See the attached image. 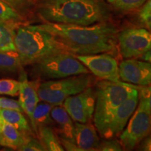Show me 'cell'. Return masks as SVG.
Returning a JSON list of instances; mask_svg holds the SVG:
<instances>
[{
	"mask_svg": "<svg viewBox=\"0 0 151 151\" xmlns=\"http://www.w3.org/2000/svg\"><path fill=\"white\" fill-rule=\"evenodd\" d=\"M19 89V100L20 107L30 120L32 119L33 111L36 106L39 102V97L38 95V86L35 82L29 81L24 73L21 74Z\"/></svg>",
	"mask_w": 151,
	"mask_h": 151,
	"instance_id": "obj_14",
	"label": "cell"
},
{
	"mask_svg": "<svg viewBox=\"0 0 151 151\" xmlns=\"http://www.w3.org/2000/svg\"><path fill=\"white\" fill-rule=\"evenodd\" d=\"M54 106L45 102L38 103L33 111L32 116L31 124L32 127L35 132L37 131V128L42 126H50L53 124L54 122L50 116V111Z\"/></svg>",
	"mask_w": 151,
	"mask_h": 151,
	"instance_id": "obj_18",
	"label": "cell"
},
{
	"mask_svg": "<svg viewBox=\"0 0 151 151\" xmlns=\"http://www.w3.org/2000/svg\"><path fill=\"white\" fill-rule=\"evenodd\" d=\"M139 87L122 82L101 80L96 84V101L93 114L94 125L101 137H104L112 114Z\"/></svg>",
	"mask_w": 151,
	"mask_h": 151,
	"instance_id": "obj_4",
	"label": "cell"
},
{
	"mask_svg": "<svg viewBox=\"0 0 151 151\" xmlns=\"http://www.w3.org/2000/svg\"><path fill=\"white\" fill-rule=\"evenodd\" d=\"M67 52L76 55L111 53L116 50L118 30L109 21L90 25L45 22L39 24Z\"/></svg>",
	"mask_w": 151,
	"mask_h": 151,
	"instance_id": "obj_1",
	"label": "cell"
},
{
	"mask_svg": "<svg viewBox=\"0 0 151 151\" xmlns=\"http://www.w3.org/2000/svg\"><path fill=\"white\" fill-rule=\"evenodd\" d=\"M0 20L21 24L24 21V17L7 4L0 1Z\"/></svg>",
	"mask_w": 151,
	"mask_h": 151,
	"instance_id": "obj_22",
	"label": "cell"
},
{
	"mask_svg": "<svg viewBox=\"0 0 151 151\" xmlns=\"http://www.w3.org/2000/svg\"><path fill=\"white\" fill-rule=\"evenodd\" d=\"M1 136H0V146H1Z\"/></svg>",
	"mask_w": 151,
	"mask_h": 151,
	"instance_id": "obj_34",
	"label": "cell"
},
{
	"mask_svg": "<svg viewBox=\"0 0 151 151\" xmlns=\"http://www.w3.org/2000/svg\"><path fill=\"white\" fill-rule=\"evenodd\" d=\"M117 44L124 59H137L150 50V30L144 27L126 28L118 33Z\"/></svg>",
	"mask_w": 151,
	"mask_h": 151,
	"instance_id": "obj_8",
	"label": "cell"
},
{
	"mask_svg": "<svg viewBox=\"0 0 151 151\" xmlns=\"http://www.w3.org/2000/svg\"><path fill=\"white\" fill-rule=\"evenodd\" d=\"M139 150L143 151H150V146H151V141L150 137H146L143 139L140 143H139Z\"/></svg>",
	"mask_w": 151,
	"mask_h": 151,
	"instance_id": "obj_31",
	"label": "cell"
},
{
	"mask_svg": "<svg viewBox=\"0 0 151 151\" xmlns=\"http://www.w3.org/2000/svg\"><path fill=\"white\" fill-rule=\"evenodd\" d=\"M119 76L123 82L139 86H150L151 81L150 62L136 58L125 59L120 62Z\"/></svg>",
	"mask_w": 151,
	"mask_h": 151,
	"instance_id": "obj_11",
	"label": "cell"
},
{
	"mask_svg": "<svg viewBox=\"0 0 151 151\" xmlns=\"http://www.w3.org/2000/svg\"><path fill=\"white\" fill-rule=\"evenodd\" d=\"M127 127L120 135V142L125 150H132L148 137L150 129V87L139 86V102Z\"/></svg>",
	"mask_w": 151,
	"mask_h": 151,
	"instance_id": "obj_5",
	"label": "cell"
},
{
	"mask_svg": "<svg viewBox=\"0 0 151 151\" xmlns=\"http://www.w3.org/2000/svg\"><path fill=\"white\" fill-rule=\"evenodd\" d=\"M137 14V20L141 26L150 30L151 28V1L147 0Z\"/></svg>",
	"mask_w": 151,
	"mask_h": 151,
	"instance_id": "obj_26",
	"label": "cell"
},
{
	"mask_svg": "<svg viewBox=\"0 0 151 151\" xmlns=\"http://www.w3.org/2000/svg\"><path fill=\"white\" fill-rule=\"evenodd\" d=\"M37 133L42 145L48 151L65 150L60 142L59 136L50 126H42L37 128Z\"/></svg>",
	"mask_w": 151,
	"mask_h": 151,
	"instance_id": "obj_17",
	"label": "cell"
},
{
	"mask_svg": "<svg viewBox=\"0 0 151 151\" xmlns=\"http://www.w3.org/2000/svg\"><path fill=\"white\" fill-rule=\"evenodd\" d=\"M139 89L134 92L113 113L104 137L106 139L118 137L123 131L132 115L137 109L139 102Z\"/></svg>",
	"mask_w": 151,
	"mask_h": 151,
	"instance_id": "obj_12",
	"label": "cell"
},
{
	"mask_svg": "<svg viewBox=\"0 0 151 151\" xmlns=\"http://www.w3.org/2000/svg\"><path fill=\"white\" fill-rule=\"evenodd\" d=\"M18 24L0 20V52L16 51L14 35Z\"/></svg>",
	"mask_w": 151,
	"mask_h": 151,
	"instance_id": "obj_20",
	"label": "cell"
},
{
	"mask_svg": "<svg viewBox=\"0 0 151 151\" xmlns=\"http://www.w3.org/2000/svg\"><path fill=\"white\" fill-rule=\"evenodd\" d=\"M0 118L7 123L11 124L19 131L29 134L31 131L27 120L20 111L14 109H0Z\"/></svg>",
	"mask_w": 151,
	"mask_h": 151,
	"instance_id": "obj_19",
	"label": "cell"
},
{
	"mask_svg": "<svg viewBox=\"0 0 151 151\" xmlns=\"http://www.w3.org/2000/svg\"><path fill=\"white\" fill-rule=\"evenodd\" d=\"M27 134L19 131L11 124L3 121L0 130L1 146L17 150L24 143Z\"/></svg>",
	"mask_w": 151,
	"mask_h": 151,
	"instance_id": "obj_16",
	"label": "cell"
},
{
	"mask_svg": "<svg viewBox=\"0 0 151 151\" xmlns=\"http://www.w3.org/2000/svg\"><path fill=\"white\" fill-rule=\"evenodd\" d=\"M107 2L117 10L127 12L140 8L147 0H106Z\"/></svg>",
	"mask_w": 151,
	"mask_h": 151,
	"instance_id": "obj_23",
	"label": "cell"
},
{
	"mask_svg": "<svg viewBox=\"0 0 151 151\" xmlns=\"http://www.w3.org/2000/svg\"><path fill=\"white\" fill-rule=\"evenodd\" d=\"M112 139V138H111ZM97 150L99 151H122L123 147L120 141L114 139H106L99 143Z\"/></svg>",
	"mask_w": 151,
	"mask_h": 151,
	"instance_id": "obj_28",
	"label": "cell"
},
{
	"mask_svg": "<svg viewBox=\"0 0 151 151\" xmlns=\"http://www.w3.org/2000/svg\"><path fill=\"white\" fill-rule=\"evenodd\" d=\"M14 45L22 66L33 65L50 55L67 52L39 24H19L15 29Z\"/></svg>",
	"mask_w": 151,
	"mask_h": 151,
	"instance_id": "obj_3",
	"label": "cell"
},
{
	"mask_svg": "<svg viewBox=\"0 0 151 151\" xmlns=\"http://www.w3.org/2000/svg\"><path fill=\"white\" fill-rule=\"evenodd\" d=\"M2 122H3V120L1 118H0V130H1V125H2Z\"/></svg>",
	"mask_w": 151,
	"mask_h": 151,
	"instance_id": "obj_33",
	"label": "cell"
},
{
	"mask_svg": "<svg viewBox=\"0 0 151 151\" xmlns=\"http://www.w3.org/2000/svg\"><path fill=\"white\" fill-rule=\"evenodd\" d=\"M138 58H139L140 60H142V61L150 62V61H151L150 50H148V51L146 52H144V53H143V55H141V56H139Z\"/></svg>",
	"mask_w": 151,
	"mask_h": 151,
	"instance_id": "obj_32",
	"label": "cell"
},
{
	"mask_svg": "<svg viewBox=\"0 0 151 151\" xmlns=\"http://www.w3.org/2000/svg\"><path fill=\"white\" fill-rule=\"evenodd\" d=\"M50 116L53 122L58 125V135L63 139L75 142L74 122L62 105L52 107Z\"/></svg>",
	"mask_w": 151,
	"mask_h": 151,
	"instance_id": "obj_15",
	"label": "cell"
},
{
	"mask_svg": "<svg viewBox=\"0 0 151 151\" xmlns=\"http://www.w3.org/2000/svg\"><path fill=\"white\" fill-rule=\"evenodd\" d=\"M75 56L90 72L101 80L120 81L118 61L112 55L105 52L102 54L76 55Z\"/></svg>",
	"mask_w": 151,
	"mask_h": 151,
	"instance_id": "obj_10",
	"label": "cell"
},
{
	"mask_svg": "<svg viewBox=\"0 0 151 151\" xmlns=\"http://www.w3.org/2000/svg\"><path fill=\"white\" fill-rule=\"evenodd\" d=\"M74 141L81 151L97 150L100 143L97 129L90 122H74Z\"/></svg>",
	"mask_w": 151,
	"mask_h": 151,
	"instance_id": "obj_13",
	"label": "cell"
},
{
	"mask_svg": "<svg viewBox=\"0 0 151 151\" xmlns=\"http://www.w3.org/2000/svg\"><path fill=\"white\" fill-rule=\"evenodd\" d=\"M0 1L7 4L24 17L26 15L30 14L35 7L34 0H0Z\"/></svg>",
	"mask_w": 151,
	"mask_h": 151,
	"instance_id": "obj_24",
	"label": "cell"
},
{
	"mask_svg": "<svg viewBox=\"0 0 151 151\" xmlns=\"http://www.w3.org/2000/svg\"><path fill=\"white\" fill-rule=\"evenodd\" d=\"M32 65L36 76L44 79L55 80L90 72L74 55L69 52L50 55Z\"/></svg>",
	"mask_w": 151,
	"mask_h": 151,
	"instance_id": "obj_7",
	"label": "cell"
},
{
	"mask_svg": "<svg viewBox=\"0 0 151 151\" xmlns=\"http://www.w3.org/2000/svg\"><path fill=\"white\" fill-rule=\"evenodd\" d=\"M60 142L62 143V146H63L65 150L68 151H81V149L78 148V146L76 144L75 142L67 140V139H63V138L60 137Z\"/></svg>",
	"mask_w": 151,
	"mask_h": 151,
	"instance_id": "obj_30",
	"label": "cell"
},
{
	"mask_svg": "<svg viewBox=\"0 0 151 151\" xmlns=\"http://www.w3.org/2000/svg\"><path fill=\"white\" fill-rule=\"evenodd\" d=\"M17 150L20 151H45L46 149L39 139L27 135L24 143Z\"/></svg>",
	"mask_w": 151,
	"mask_h": 151,
	"instance_id": "obj_27",
	"label": "cell"
},
{
	"mask_svg": "<svg viewBox=\"0 0 151 151\" xmlns=\"http://www.w3.org/2000/svg\"><path fill=\"white\" fill-rule=\"evenodd\" d=\"M39 16L45 22L90 25L109 21L111 11L102 0H39Z\"/></svg>",
	"mask_w": 151,
	"mask_h": 151,
	"instance_id": "obj_2",
	"label": "cell"
},
{
	"mask_svg": "<svg viewBox=\"0 0 151 151\" xmlns=\"http://www.w3.org/2000/svg\"><path fill=\"white\" fill-rule=\"evenodd\" d=\"M93 81V77L90 73H82L46 81L38 86V95L42 101L54 106H60L67 98L91 86Z\"/></svg>",
	"mask_w": 151,
	"mask_h": 151,
	"instance_id": "obj_6",
	"label": "cell"
},
{
	"mask_svg": "<svg viewBox=\"0 0 151 151\" xmlns=\"http://www.w3.org/2000/svg\"><path fill=\"white\" fill-rule=\"evenodd\" d=\"M20 81L11 78L0 79V94L11 97L18 95Z\"/></svg>",
	"mask_w": 151,
	"mask_h": 151,
	"instance_id": "obj_25",
	"label": "cell"
},
{
	"mask_svg": "<svg viewBox=\"0 0 151 151\" xmlns=\"http://www.w3.org/2000/svg\"><path fill=\"white\" fill-rule=\"evenodd\" d=\"M0 109H14L20 112H23L18 101L6 97H0Z\"/></svg>",
	"mask_w": 151,
	"mask_h": 151,
	"instance_id": "obj_29",
	"label": "cell"
},
{
	"mask_svg": "<svg viewBox=\"0 0 151 151\" xmlns=\"http://www.w3.org/2000/svg\"><path fill=\"white\" fill-rule=\"evenodd\" d=\"M22 67L16 51L0 52V71L15 72Z\"/></svg>",
	"mask_w": 151,
	"mask_h": 151,
	"instance_id": "obj_21",
	"label": "cell"
},
{
	"mask_svg": "<svg viewBox=\"0 0 151 151\" xmlns=\"http://www.w3.org/2000/svg\"><path fill=\"white\" fill-rule=\"evenodd\" d=\"M95 101V90L90 86L80 93L67 98L62 106L75 122L87 123L93 118Z\"/></svg>",
	"mask_w": 151,
	"mask_h": 151,
	"instance_id": "obj_9",
	"label": "cell"
}]
</instances>
